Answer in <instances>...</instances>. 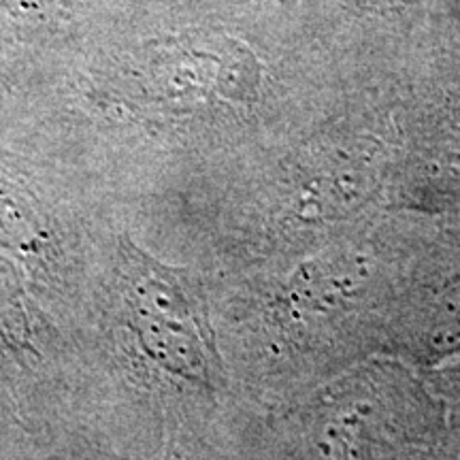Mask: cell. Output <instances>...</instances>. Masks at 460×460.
I'll return each mask as SVG.
<instances>
[{
	"instance_id": "1",
	"label": "cell",
	"mask_w": 460,
	"mask_h": 460,
	"mask_svg": "<svg viewBox=\"0 0 460 460\" xmlns=\"http://www.w3.org/2000/svg\"><path fill=\"white\" fill-rule=\"evenodd\" d=\"M122 326L130 343L146 352L164 371L190 382L209 379V341L205 312L190 290L183 273L143 254L137 245L122 243Z\"/></svg>"
}]
</instances>
